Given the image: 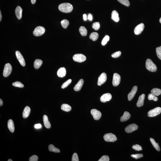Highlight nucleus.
<instances>
[{
    "instance_id": "1",
    "label": "nucleus",
    "mask_w": 161,
    "mask_h": 161,
    "mask_svg": "<svg viewBox=\"0 0 161 161\" xmlns=\"http://www.w3.org/2000/svg\"><path fill=\"white\" fill-rule=\"evenodd\" d=\"M58 8L60 11L64 13L71 12L73 9L72 5L69 3L61 4L59 5Z\"/></svg>"
},
{
    "instance_id": "2",
    "label": "nucleus",
    "mask_w": 161,
    "mask_h": 161,
    "mask_svg": "<svg viewBox=\"0 0 161 161\" xmlns=\"http://www.w3.org/2000/svg\"><path fill=\"white\" fill-rule=\"evenodd\" d=\"M146 67L147 69L151 72H155L157 70L156 65L150 59H147L146 60Z\"/></svg>"
},
{
    "instance_id": "3",
    "label": "nucleus",
    "mask_w": 161,
    "mask_h": 161,
    "mask_svg": "<svg viewBox=\"0 0 161 161\" xmlns=\"http://www.w3.org/2000/svg\"><path fill=\"white\" fill-rule=\"evenodd\" d=\"M161 113V108L159 107L152 109L148 113V116L149 117H154L159 115Z\"/></svg>"
},
{
    "instance_id": "4",
    "label": "nucleus",
    "mask_w": 161,
    "mask_h": 161,
    "mask_svg": "<svg viewBox=\"0 0 161 161\" xmlns=\"http://www.w3.org/2000/svg\"><path fill=\"white\" fill-rule=\"evenodd\" d=\"M46 30L43 27L39 26L37 27L33 32V34L36 37L40 36L45 33Z\"/></svg>"
},
{
    "instance_id": "5",
    "label": "nucleus",
    "mask_w": 161,
    "mask_h": 161,
    "mask_svg": "<svg viewBox=\"0 0 161 161\" xmlns=\"http://www.w3.org/2000/svg\"><path fill=\"white\" fill-rule=\"evenodd\" d=\"M104 138L105 141L110 142H114L117 140L116 136L112 133L105 134L104 136Z\"/></svg>"
},
{
    "instance_id": "6",
    "label": "nucleus",
    "mask_w": 161,
    "mask_h": 161,
    "mask_svg": "<svg viewBox=\"0 0 161 161\" xmlns=\"http://www.w3.org/2000/svg\"><path fill=\"white\" fill-rule=\"evenodd\" d=\"M12 71V67L9 63H7L5 64L3 70V76L6 77L8 76L11 74Z\"/></svg>"
},
{
    "instance_id": "7",
    "label": "nucleus",
    "mask_w": 161,
    "mask_h": 161,
    "mask_svg": "<svg viewBox=\"0 0 161 161\" xmlns=\"http://www.w3.org/2000/svg\"><path fill=\"white\" fill-rule=\"evenodd\" d=\"M73 59L75 61L81 63L85 61L86 60V57L83 54H77L73 56Z\"/></svg>"
},
{
    "instance_id": "8",
    "label": "nucleus",
    "mask_w": 161,
    "mask_h": 161,
    "mask_svg": "<svg viewBox=\"0 0 161 161\" xmlns=\"http://www.w3.org/2000/svg\"><path fill=\"white\" fill-rule=\"evenodd\" d=\"M91 113L95 120H99L101 116V112L96 109H92L91 111Z\"/></svg>"
},
{
    "instance_id": "9",
    "label": "nucleus",
    "mask_w": 161,
    "mask_h": 161,
    "mask_svg": "<svg viewBox=\"0 0 161 161\" xmlns=\"http://www.w3.org/2000/svg\"><path fill=\"white\" fill-rule=\"evenodd\" d=\"M138 128V126L135 123H132L129 125L125 129V131L127 133H131L133 131L136 130Z\"/></svg>"
},
{
    "instance_id": "10",
    "label": "nucleus",
    "mask_w": 161,
    "mask_h": 161,
    "mask_svg": "<svg viewBox=\"0 0 161 161\" xmlns=\"http://www.w3.org/2000/svg\"><path fill=\"white\" fill-rule=\"evenodd\" d=\"M121 81V77L119 74L115 73L113 75L112 83L113 86L116 87L119 84Z\"/></svg>"
},
{
    "instance_id": "11",
    "label": "nucleus",
    "mask_w": 161,
    "mask_h": 161,
    "mask_svg": "<svg viewBox=\"0 0 161 161\" xmlns=\"http://www.w3.org/2000/svg\"><path fill=\"white\" fill-rule=\"evenodd\" d=\"M16 55L17 59L21 65L23 66H25L26 64L25 60L20 51H16Z\"/></svg>"
},
{
    "instance_id": "12",
    "label": "nucleus",
    "mask_w": 161,
    "mask_h": 161,
    "mask_svg": "<svg viewBox=\"0 0 161 161\" xmlns=\"http://www.w3.org/2000/svg\"><path fill=\"white\" fill-rule=\"evenodd\" d=\"M107 79V76L106 73H102L99 77L98 81V85L101 86L106 82Z\"/></svg>"
},
{
    "instance_id": "13",
    "label": "nucleus",
    "mask_w": 161,
    "mask_h": 161,
    "mask_svg": "<svg viewBox=\"0 0 161 161\" xmlns=\"http://www.w3.org/2000/svg\"><path fill=\"white\" fill-rule=\"evenodd\" d=\"M144 28H145V25L143 23L138 24L135 28L134 30L135 34L137 35L141 34V32L143 31Z\"/></svg>"
},
{
    "instance_id": "14",
    "label": "nucleus",
    "mask_w": 161,
    "mask_h": 161,
    "mask_svg": "<svg viewBox=\"0 0 161 161\" xmlns=\"http://www.w3.org/2000/svg\"><path fill=\"white\" fill-rule=\"evenodd\" d=\"M112 98V95L110 93H106L104 94L101 96L100 100L101 102L105 103L110 101Z\"/></svg>"
},
{
    "instance_id": "15",
    "label": "nucleus",
    "mask_w": 161,
    "mask_h": 161,
    "mask_svg": "<svg viewBox=\"0 0 161 161\" xmlns=\"http://www.w3.org/2000/svg\"><path fill=\"white\" fill-rule=\"evenodd\" d=\"M138 90L137 86H135L132 88V91L128 94V98L129 101H131L134 97Z\"/></svg>"
},
{
    "instance_id": "16",
    "label": "nucleus",
    "mask_w": 161,
    "mask_h": 161,
    "mask_svg": "<svg viewBox=\"0 0 161 161\" xmlns=\"http://www.w3.org/2000/svg\"><path fill=\"white\" fill-rule=\"evenodd\" d=\"M23 9L20 6H18L15 10V14L17 18L19 20L21 19L22 16Z\"/></svg>"
},
{
    "instance_id": "17",
    "label": "nucleus",
    "mask_w": 161,
    "mask_h": 161,
    "mask_svg": "<svg viewBox=\"0 0 161 161\" xmlns=\"http://www.w3.org/2000/svg\"><path fill=\"white\" fill-rule=\"evenodd\" d=\"M84 83V81L83 79H81L78 81L74 87L75 91H78L80 90Z\"/></svg>"
},
{
    "instance_id": "18",
    "label": "nucleus",
    "mask_w": 161,
    "mask_h": 161,
    "mask_svg": "<svg viewBox=\"0 0 161 161\" xmlns=\"http://www.w3.org/2000/svg\"><path fill=\"white\" fill-rule=\"evenodd\" d=\"M66 71L65 68L62 67L60 68L58 70L57 72V75L58 77L63 78L66 75Z\"/></svg>"
},
{
    "instance_id": "19",
    "label": "nucleus",
    "mask_w": 161,
    "mask_h": 161,
    "mask_svg": "<svg viewBox=\"0 0 161 161\" xmlns=\"http://www.w3.org/2000/svg\"><path fill=\"white\" fill-rule=\"evenodd\" d=\"M145 96V95L144 94L140 96L137 103V106L138 107H140L143 105Z\"/></svg>"
},
{
    "instance_id": "20",
    "label": "nucleus",
    "mask_w": 161,
    "mask_h": 161,
    "mask_svg": "<svg viewBox=\"0 0 161 161\" xmlns=\"http://www.w3.org/2000/svg\"><path fill=\"white\" fill-rule=\"evenodd\" d=\"M111 19L114 21L118 22L119 20V15L118 12L115 10H114L112 12Z\"/></svg>"
},
{
    "instance_id": "21",
    "label": "nucleus",
    "mask_w": 161,
    "mask_h": 161,
    "mask_svg": "<svg viewBox=\"0 0 161 161\" xmlns=\"http://www.w3.org/2000/svg\"><path fill=\"white\" fill-rule=\"evenodd\" d=\"M8 126L10 132L13 133L15 131V127L13 121L11 119H9L8 123Z\"/></svg>"
},
{
    "instance_id": "22",
    "label": "nucleus",
    "mask_w": 161,
    "mask_h": 161,
    "mask_svg": "<svg viewBox=\"0 0 161 161\" xmlns=\"http://www.w3.org/2000/svg\"><path fill=\"white\" fill-rule=\"evenodd\" d=\"M31 112V109L28 106L24 108L23 113V116L24 118H26L29 116Z\"/></svg>"
},
{
    "instance_id": "23",
    "label": "nucleus",
    "mask_w": 161,
    "mask_h": 161,
    "mask_svg": "<svg viewBox=\"0 0 161 161\" xmlns=\"http://www.w3.org/2000/svg\"><path fill=\"white\" fill-rule=\"evenodd\" d=\"M130 116V114L128 112H125L123 115L121 117L120 121L122 122H125L129 119Z\"/></svg>"
},
{
    "instance_id": "24",
    "label": "nucleus",
    "mask_w": 161,
    "mask_h": 161,
    "mask_svg": "<svg viewBox=\"0 0 161 161\" xmlns=\"http://www.w3.org/2000/svg\"><path fill=\"white\" fill-rule=\"evenodd\" d=\"M44 124L46 128L49 129L51 127V124L48 120V117L47 115H45L43 117Z\"/></svg>"
},
{
    "instance_id": "25",
    "label": "nucleus",
    "mask_w": 161,
    "mask_h": 161,
    "mask_svg": "<svg viewBox=\"0 0 161 161\" xmlns=\"http://www.w3.org/2000/svg\"><path fill=\"white\" fill-rule=\"evenodd\" d=\"M43 63L42 61L39 59H37L34 62V67L35 69H37L40 68Z\"/></svg>"
},
{
    "instance_id": "26",
    "label": "nucleus",
    "mask_w": 161,
    "mask_h": 161,
    "mask_svg": "<svg viewBox=\"0 0 161 161\" xmlns=\"http://www.w3.org/2000/svg\"><path fill=\"white\" fill-rule=\"evenodd\" d=\"M150 140L152 145H153V146L154 147V148L158 151H160V147L159 145H158V144L156 142L154 139L152 138H150Z\"/></svg>"
},
{
    "instance_id": "27",
    "label": "nucleus",
    "mask_w": 161,
    "mask_h": 161,
    "mask_svg": "<svg viewBox=\"0 0 161 161\" xmlns=\"http://www.w3.org/2000/svg\"><path fill=\"white\" fill-rule=\"evenodd\" d=\"M61 109L64 111L68 112L71 110V107L68 104H63L61 106Z\"/></svg>"
},
{
    "instance_id": "28",
    "label": "nucleus",
    "mask_w": 161,
    "mask_h": 161,
    "mask_svg": "<svg viewBox=\"0 0 161 161\" xmlns=\"http://www.w3.org/2000/svg\"><path fill=\"white\" fill-rule=\"evenodd\" d=\"M48 149L50 151L55 153H60V150L57 148L55 147L54 145H50L49 146Z\"/></svg>"
},
{
    "instance_id": "29",
    "label": "nucleus",
    "mask_w": 161,
    "mask_h": 161,
    "mask_svg": "<svg viewBox=\"0 0 161 161\" xmlns=\"http://www.w3.org/2000/svg\"><path fill=\"white\" fill-rule=\"evenodd\" d=\"M79 31L81 35L83 36H86L87 35V30L83 26L80 27L79 28Z\"/></svg>"
},
{
    "instance_id": "30",
    "label": "nucleus",
    "mask_w": 161,
    "mask_h": 161,
    "mask_svg": "<svg viewBox=\"0 0 161 161\" xmlns=\"http://www.w3.org/2000/svg\"><path fill=\"white\" fill-rule=\"evenodd\" d=\"M151 93L155 95L156 96H158L161 94V90L160 89L154 88L151 91Z\"/></svg>"
},
{
    "instance_id": "31",
    "label": "nucleus",
    "mask_w": 161,
    "mask_h": 161,
    "mask_svg": "<svg viewBox=\"0 0 161 161\" xmlns=\"http://www.w3.org/2000/svg\"><path fill=\"white\" fill-rule=\"evenodd\" d=\"M99 37V34L96 32H93L91 33L90 36V38L93 41L97 40Z\"/></svg>"
},
{
    "instance_id": "32",
    "label": "nucleus",
    "mask_w": 161,
    "mask_h": 161,
    "mask_svg": "<svg viewBox=\"0 0 161 161\" xmlns=\"http://www.w3.org/2000/svg\"><path fill=\"white\" fill-rule=\"evenodd\" d=\"M61 24L62 26L64 28H66L69 25V21L67 20H64L61 21Z\"/></svg>"
},
{
    "instance_id": "33",
    "label": "nucleus",
    "mask_w": 161,
    "mask_h": 161,
    "mask_svg": "<svg viewBox=\"0 0 161 161\" xmlns=\"http://www.w3.org/2000/svg\"><path fill=\"white\" fill-rule=\"evenodd\" d=\"M148 99L149 100H153L154 101H157L158 100V98L156 96L152 93L149 94Z\"/></svg>"
},
{
    "instance_id": "34",
    "label": "nucleus",
    "mask_w": 161,
    "mask_h": 161,
    "mask_svg": "<svg viewBox=\"0 0 161 161\" xmlns=\"http://www.w3.org/2000/svg\"><path fill=\"white\" fill-rule=\"evenodd\" d=\"M109 40V37L108 35L106 36L103 38L102 40L101 41V44L103 46H105L107 43L108 41Z\"/></svg>"
},
{
    "instance_id": "35",
    "label": "nucleus",
    "mask_w": 161,
    "mask_h": 161,
    "mask_svg": "<svg viewBox=\"0 0 161 161\" xmlns=\"http://www.w3.org/2000/svg\"><path fill=\"white\" fill-rule=\"evenodd\" d=\"M12 85L15 87H20V88H23L24 87V85L22 83L18 81L13 83Z\"/></svg>"
},
{
    "instance_id": "36",
    "label": "nucleus",
    "mask_w": 161,
    "mask_h": 161,
    "mask_svg": "<svg viewBox=\"0 0 161 161\" xmlns=\"http://www.w3.org/2000/svg\"><path fill=\"white\" fill-rule=\"evenodd\" d=\"M118 1L122 4L127 7L130 6V3L128 0H118Z\"/></svg>"
},
{
    "instance_id": "37",
    "label": "nucleus",
    "mask_w": 161,
    "mask_h": 161,
    "mask_svg": "<svg viewBox=\"0 0 161 161\" xmlns=\"http://www.w3.org/2000/svg\"><path fill=\"white\" fill-rule=\"evenodd\" d=\"M72 82V80L71 79H69L66 82H64L63 84L61 86V88L62 89H64L68 87L69 85Z\"/></svg>"
},
{
    "instance_id": "38",
    "label": "nucleus",
    "mask_w": 161,
    "mask_h": 161,
    "mask_svg": "<svg viewBox=\"0 0 161 161\" xmlns=\"http://www.w3.org/2000/svg\"><path fill=\"white\" fill-rule=\"evenodd\" d=\"M92 28L95 30H98L100 28V24L99 22H95L93 23Z\"/></svg>"
},
{
    "instance_id": "39",
    "label": "nucleus",
    "mask_w": 161,
    "mask_h": 161,
    "mask_svg": "<svg viewBox=\"0 0 161 161\" xmlns=\"http://www.w3.org/2000/svg\"><path fill=\"white\" fill-rule=\"evenodd\" d=\"M156 51L157 56L160 60H161V46L157 47Z\"/></svg>"
},
{
    "instance_id": "40",
    "label": "nucleus",
    "mask_w": 161,
    "mask_h": 161,
    "mask_svg": "<svg viewBox=\"0 0 161 161\" xmlns=\"http://www.w3.org/2000/svg\"><path fill=\"white\" fill-rule=\"evenodd\" d=\"M132 149L136 151H141L142 150V148L139 145H133L132 146Z\"/></svg>"
},
{
    "instance_id": "41",
    "label": "nucleus",
    "mask_w": 161,
    "mask_h": 161,
    "mask_svg": "<svg viewBox=\"0 0 161 161\" xmlns=\"http://www.w3.org/2000/svg\"><path fill=\"white\" fill-rule=\"evenodd\" d=\"M131 156L133 158L137 159L143 157V155L142 154H132L131 155Z\"/></svg>"
},
{
    "instance_id": "42",
    "label": "nucleus",
    "mask_w": 161,
    "mask_h": 161,
    "mask_svg": "<svg viewBox=\"0 0 161 161\" xmlns=\"http://www.w3.org/2000/svg\"><path fill=\"white\" fill-rule=\"evenodd\" d=\"M109 161V158L107 155H104L101 157L98 161Z\"/></svg>"
},
{
    "instance_id": "43",
    "label": "nucleus",
    "mask_w": 161,
    "mask_h": 161,
    "mask_svg": "<svg viewBox=\"0 0 161 161\" xmlns=\"http://www.w3.org/2000/svg\"><path fill=\"white\" fill-rule=\"evenodd\" d=\"M121 54V52L120 51H117L114 53L112 55V57L113 58H117L119 57Z\"/></svg>"
},
{
    "instance_id": "44",
    "label": "nucleus",
    "mask_w": 161,
    "mask_h": 161,
    "mask_svg": "<svg viewBox=\"0 0 161 161\" xmlns=\"http://www.w3.org/2000/svg\"><path fill=\"white\" fill-rule=\"evenodd\" d=\"M72 161H79L78 154L77 153H75L73 155L72 159Z\"/></svg>"
},
{
    "instance_id": "45",
    "label": "nucleus",
    "mask_w": 161,
    "mask_h": 161,
    "mask_svg": "<svg viewBox=\"0 0 161 161\" xmlns=\"http://www.w3.org/2000/svg\"><path fill=\"white\" fill-rule=\"evenodd\" d=\"M38 158L37 155H34L32 156L29 158V161H38Z\"/></svg>"
},
{
    "instance_id": "46",
    "label": "nucleus",
    "mask_w": 161,
    "mask_h": 161,
    "mask_svg": "<svg viewBox=\"0 0 161 161\" xmlns=\"http://www.w3.org/2000/svg\"><path fill=\"white\" fill-rule=\"evenodd\" d=\"M42 126L41 124L38 123V124H36L35 125L34 127L36 129H40L42 128Z\"/></svg>"
},
{
    "instance_id": "47",
    "label": "nucleus",
    "mask_w": 161,
    "mask_h": 161,
    "mask_svg": "<svg viewBox=\"0 0 161 161\" xmlns=\"http://www.w3.org/2000/svg\"><path fill=\"white\" fill-rule=\"evenodd\" d=\"M87 19L90 21H92V15L91 14H89L88 15Z\"/></svg>"
},
{
    "instance_id": "48",
    "label": "nucleus",
    "mask_w": 161,
    "mask_h": 161,
    "mask_svg": "<svg viewBox=\"0 0 161 161\" xmlns=\"http://www.w3.org/2000/svg\"><path fill=\"white\" fill-rule=\"evenodd\" d=\"M83 19L84 21H86L87 20V16L86 14H84L83 15Z\"/></svg>"
},
{
    "instance_id": "49",
    "label": "nucleus",
    "mask_w": 161,
    "mask_h": 161,
    "mask_svg": "<svg viewBox=\"0 0 161 161\" xmlns=\"http://www.w3.org/2000/svg\"><path fill=\"white\" fill-rule=\"evenodd\" d=\"M3 105V102L1 99H0V106H2Z\"/></svg>"
},
{
    "instance_id": "50",
    "label": "nucleus",
    "mask_w": 161,
    "mask_h": 161,
    "mask_svg": "<svg viewBox=\"0 0 161 161\" xmlns=\"http://www.w3.org/2000/svg\"><path fill=\"white\" fill-rule=\"evenodd\" d=\"M31 1L32 4H34L36 3V0H31Z\"/></svg>"
},
{
    "instance_id": "51",
    "label": "nucleus",
    "mask_w": 161,
    "mask_h": 161,
    "mask_svg": "<svg viewBox=\"0 0 161 161\" xmlns=\"http://www.w3.org/2000/svg\"><path fill=\"white\" fill-rule=\"evenodd\" d=\"M2 19V15L1 14V11H0V21H1Z\"/></svg>"
},
{
    "instance_id": "52",
    "label": "nucleus",
    "mask_w": 161,
    "mask_h": 161,
    "mask_svg": "<svg viewBox=\"0 0 161 161\" xmlns=\"http://www.w3.org/2000/svg\"><path fill=\"white\" fill-rule=\"evenodd\" d=\"M13 160L11 159H9L8 160V161H12Z\"/></svg>"
},
{
    "instance_id": "53",
    "label": "nucleus",
    "mask_w": 161,
    "mask_h": 161,
    "mask_svg": "<svg viewBox=\"0 0 161 161\" xmlns=\"http://www.w3.org/2000/svg\"><path fill=\"white\" fill-rule=\"evenodd\" d=\"M159 21L161 23V17L160 18V19Z\"/></svg>"
}]
</instances>
